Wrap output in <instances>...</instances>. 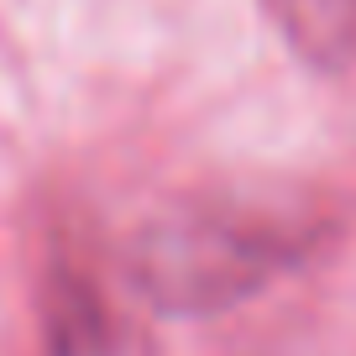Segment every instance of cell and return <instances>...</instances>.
Here are the masks:
<instances>
[{
	"instance_id": "6da1fadb",
	"label": "cell",
	"mask_w": 356,
	"mask_h": 356,
	"mask_svg": "<svg viewBox=\"0 0 356 356\" xmlns=\"http://www.w3.org/2000/svg\"><path fill=\"white\" fill-rule=\"evenodd\" d=\"M320 241L325 215L289 189H204L136 225L126 283L152 309L200 320L257 299Z\"/></svg>"
},
{
	"instance_id": "7a4b0ae2",
	"label": "cell",
	"mask_w": 356,
	"mask_h": 356,
	"mask_svg": "<svg viewBox=\"0 0 356 356\" xmlns=\"http://www.w3.org/2000/svg\"><path fill=\"white\" fill-rule=\"evenodd\" d=\"M283 42L314 68H346L356 58V0H262Z\"/></svg>"
}]
</instances>
